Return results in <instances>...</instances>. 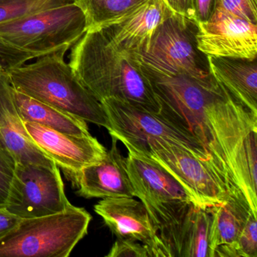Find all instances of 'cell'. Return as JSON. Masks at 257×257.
<instances>
[{
  "label": "cell",
  "mask_w": 257,
  "mask_h": 257,
  "mask_svg": "<svg viewBox=\"0 0 257 257\" xmlns=\"http://www.w3.org/2000/svg\"><path fill=\"white\" fill-rule=\"evenodd\" d=\"M127 152V172L135 197L151 202L192 201L180 183L156 161L146 155Z\"/></svg>",
  "instance_id": "obj_17"
},
{
  "label": "cell",
  "mask_w": 257,
  "mask_h": 257,
  "mask_svg": "<svg viewBox=\"0 0 257 257\" xmlns=\"http://www.w3.org/2000/svg\"><path fill=\"white\" fill-rule=\"evenodd\" d=\"M174 13L195 19L194 0H163Z\"/></svg>",
  "instance_id": "obj_29"
},
{
  "label": "cell",
  "mask_w": 257,
  "mask_h": 257,
  "mask_svg": "<svg viewBox=\"0 0 257 257\" xmlns=\"http://www.w3.org/2000/svg\"><path fill=\"white\" fill-rule=\"evenodd\" d=\"M87 32L86 19L74 3L0 24V38L29 52H67Z\"/></svg>",
  "instance_id": "obj_6"
},
{
  "label": "cell",
  "mask_w": 257,
  "mask_h": 257,
  "mask_svg": "<svg viewBox=\"0 0 257 257\" xmlns=\"http://www.w3.org/2000/svg\"><path fill=\"white\" fill-rule=\"evenodd\" d=\"M44 55H46L24 50L0 38V72L7 73L24 65L27 61Z\"/></svg>",
  "instance_id": "obj_23"
},
{
  "label": "cell",
  "mask_w": 257,
  "mask_h": 257,
  "mask_svg": "<svg viewBox=\"0 0 257 257\" xmlns=\"http://www.w3.org/2000/svg\"><path fill=\"white\" fill-rule=\"evenodd\" d=\"M70 65L99 101L117 99L159 113L151 85L137 58L120 50L101 30L87 31L73 46Z\"/></svg>",
  "instance_id": "obj_2"
},
{
  "label": "cell",
  "mask_w": 257,
  "mask_h": 257,
  "mask_svg": "<svg viewBox=\"0 0 257 257\" xmlns=\"http://www.w3.org/2000/svg\"><path fill=\"white\" fill-rule=\"evenodd\" d=\"M141 201L150 213L165 257H210L207 209L192 201Z\"/></svg>",
  "instance_id": "obj_8"
},
{
  "label": "cell",
  "mask_w": 257,
  "mask_h": 257,
  "mask_svg": "<svg viewBox=\"0 0 257 257\" xmlns=\"http://www.w3.org/2000/svg\"><path fill=\"white\" fill-rule=\"evenodd\" d=\"M101 103L109 120V135L121 141L127 150L146 154L156 141L173 143L186 147L216 169L196 141L182 133L160 114L117 99H106Z\"/></svg>",
  "instance_id": "obj_7"
},
{
  "label": "cell",
  "mask_w": 257,
  "mask_h": 257,
  "mask_svg": "<svg viewBox=\"0 0 257 257\" xmlns=\"http://www.w3.org/2000/svg\"><path fill=\"white\" fill-rule=\"evenodd\" d=\"M215 10L226 12L257 24V0H216Z\"/></svg>",
  "instance_id": "obj_25"
},
{
  "label": "cell",
  "mask_w": 257,
  "mask_h": 257,
  "mask_svg": "<svg viewBox=\"0 0 257 257\" xmlns=\"http://www.w3.org/2000/svg\"><path fill=\"white\" fill-rule=\"evenodd\" d=\"M112 138V146L103 160L85 167L76 177L79 194L85 198L135 197L127 168V159Z\"/></svg>",
  "instance_id": "obj_16"
},
{
  "label": "cell",
  "mask_w": 257,
  "mask_h": 257,
  "mask_svg": "<svg viewBox=\"0 0 257 257\" xmlns=\"http://www.w3.org/2000/svg\"><path fill=\"white\" fill-rule=\"evenodd\" d=\"M0 152L15 165L57 166L28 135L15 102L13 86L4 72H0Z\"/></svg>",
  "instance_id": "obj_14"
},
{
  "label": "cell",
  "mask_w": 257,
  "mask_h": 257,
  "mask_svg": "<svg viewBox=\"0 0 257 257\" xmlns=\"http://www.w3.org/2000/svg\"><path fill=\"white\" fill-rule=\"evenodd\" d=\"M91 214L73 204L55 214L21 219L0 239V257H67L86 235Z\"/></svg>",
  "instance_id": "obj_4"
},
{
  "label": "cell",
  "mask_w": 257,
  "mask_h": 257,
  "mask_svg": "<svg viewBox=\"0 0 257 257\" xmlns=\"http://www.w3.org/2000/svg\"><path fill=\"white\" fill-rule=\"evenodd\" d=\"M64 51L40 57L7 72L12 86L42 103L97 125L109 129L101 102L77 79Z\"/></svg>",
  "instance_id": "obj_3"
},
{
  "label": "cell",
  "mask_w": 257,
  "mask_h": 257,
  "mask_svg": "<svg viewBox=\"0 0 257 257\" xmlns=\"http://www.w3.org/2000/svg\"><path fill=\"white\" fill-rule=\"evenodd\" d=\"M13 96L24 121L37 123L67 135L77 136L90 135L87 122L83 119L42 103L14 88Z\"/></svg>",
  "instance_id": "obj_20"
},
{
  "label": "cell",
  "mask_w": 257,
  "mask_h": 257,
  "mask_svg": "<svg viewBox=\"0 0 257 257\" xmlns=\"http://www.w3.org/2000/svg\"><path fill=\"white\" fill-rule=\"evenodd\" d=\"M210 213V257L219 246L234 244L250 213L249 204L239 189L228 194L221 204L208 209Z\"/></svg>",
  "instance_id": "obj_19"
},
{
  "label": "cell",
  "mask_w": 257,
  "mask_h": 257,
  "mask_svg": "<svg viewBox=\"0 0 257 257\" xmlns=\"http://www.w3.org/2000/svg\"><path fill=\"white\" fill-rule=\"evenodd\" d=\"M71 205L58 166L17 164L4 207L20 219L55 214Z\"/></svg>",
  "instance_id": "obj_10"
},
{
  "label": "cell",
  "mask_w": 257,
  "mask_h": 257,
  "mask_svg": "<svg viewBox=\"0 0 257 257\" xmlns=\"http://www.w3.org/2000/svg\"><path fill=\"white\" fill-rule=\"evenodd\" d=\"M198 31L196 21L174 13L155 31L147 50L134 57L159 74L207 77L208 57L198 49Z\"/></svg>",
  "instance_id": "obj_5"
},
{
  "label": "cell",
  "mask_w": 257,
  "mask_h": 257,
  "mask_svg": "<svg viewBox=\"0 0 257 257\" xmlns=\"http://www.w3.org/2000/svg\"><path fill=\"white\" fill-rule=\"evenodd\" d=\"M146 156L170 173L187 192L192 202L201 208L222 204L231 191L223 177L207 161L186 147L170 142H156Z\"/></svg>",
  "instance_id": "obj_9"
},
{
  "label": "cell",
  "mask_w": 257,
  "mask_h": 257,
  "mask_svg": "<svg viewBox=\"0 0 257 257\" xmlns=\"http://www.w3.org/2000/svg\"><path fill=\"white\" fill-rule=\"evenodd\" d=\"M215 4L216 0H194L195 21L202 22L208 20L214 12Z\"/></svg>",
  "instance_id": "obj_28"
},
{
  "label": "cell",
  "mask_w": 257,
  "mask_h": 257,
  "mask_svg": "<svg viewBox=\"0 0 257 257\" xmlns=\"http://www.w3.org/2000/svg\"><path fill=\"white\" fill-rule=\"evenodd\" d=\"M2 1H4V0H0V2H2Z\"/></svg>",
  "instance_id": "obj_31"
},
{
  "label": "cell",
  "mask_w": 257,
  "mask_h": 257,
  "mask_svg": "<svg viewBox=\"0 0 257 257\" xmlns=\"http://www.w3.org/2000/svg\"><path fill=\"white\" fill-rule=\"evenodd\" d=\"M73 3V0H4L0 2V24Z\"/></svg>",
  "instance_id": "obj_22"
},
{
  "label": "cell",
  "mask_w": 257,
  "mask_h": 257,
  "mask_svg": "<svg viewBox=\"0 0 257 257\" xmlns=\"http://www.w3.org/2000/svg\"><path fill=\"white\" fill-rule=\"evenodd\" d=\"M174 13L163 0H147L128 16L100 29L120 50L135 56L147 50L155 31Z\"/></svg>",
  "instance_id": "obj_15"
},
{
  "label": "cell",
  "mask_w": 257,
  "mask_h": 257,
  "mask_svg": "<svg viewBox=\"0 0 257 257\" xmlns=\"http://www.w3.org/2000/svg\"><path fill=\"white\" fill-rule=\"evenodd\" d=\"M141 68L159 103L160 115L196 141L228 186L239 189L236 162L244 150L257 146V115L212 73L195 78L159 74Z\"/></svg>",
  "instance_id": "obj_1"
},
{
  "label": "cell",
  "mask_w": 257,
  "mask_h": 257,
  "mask_svg": "<svg viewBox=\"0 0 257 257\" xmlns=\"http://www.w3.org/2000/svg\"><path fill=\"white\" fill-rule=\"evenodd\" d=\"M117 238H129L145 245L151 257H165L153 220L145 204L130 197L103 198L94 206Z\"/></svg>",
  "instance_id": "obj_13"
},
{
  "label": "cell",
  "mask_w": 257,
  "mask_h": 257,
  "mask_svg": "<svg viewBox=\"0 0 257 257\" xmlns=\"http://www.w3.org/2000/svg\"><path fill=\"white\" fill-rule=\"evenodd\" d=\"M34 144L57 166L76 177L85 167L104 159L107 150L91 135H67L37 123L24 121Z\"/></svg>",
  "instance_id": "obj_12"
},
{
  "label": "cell",
  "mask_w": 257,
  "mask_h": 257,
  "mask_svg": "<svg viewBox=\"0 0 257 257\" xmlns=\"http://www.w3.org/2000/svg\"><path fill=\"white\" fill-rule=\"evenodd\" d=\"M237 257H257L256 216L250 212L234 244Z\"/></svg>",
  "instance_id": "obj_24"
},
{
  "label": "cell",
  "mask_w": 257,
  "mask_h": 257,
  "mask_svg": "<svg viewBox=\"0 0 257 257\" xmlns=\"http://www.w3.org/2000/svg\"><path fill=\"white\" fill-rule=\"evenodd\" d=\"M20 219L7 211L4 207H0V239L16 226Z\"/></svg>",
  "instance_id": "obj_30"
},
{
  "label": "cell",
  "mask_w": 257,
  "mask_h": 257,
  "mask_svg": "<svg viewBox=\"0 0 257 257\" xmlns=\"http://www.w3.org/2000/svg\"><path fill=\"white\" fill-rule=\"evenodd\" d=\"M106 257H151L145 245L138 240L118 238L112 245Z\"/></svg>",
  "instance_id": "obj_26"
},
{
  "label": "cell",
  "mask_w": 257,
  "mask_h": 257,
  "mask_svg": "<svg viewBox=\"0 0 257 257\" xmlns=\"http://www.w3.org/2000/svg\"><path fill=\"white\" fill-rule=\"evenodd\" d=\"M16 165L0 152V207H4L8 196Z\"/></svg>",
  "instance_id": "obj_27"
},
{
  "label": "cell",
  "mask_w": 257,
  "mask_h": 257,
  "mask_svg": "<svg viewBox=\"0 0 257 257\" xmlns=\"http://www.w3.org/2000/svg\"><path fill=\"white\" fill-rule=\"evenodd\" d=\"M210 73L239 102L257 115V58L208 57Z\"/></svg>",
  "instance_id": "obj_18"
},
{
  "label": "cell",
  "mask_w": 257,
  "mask_h": 257,
  "mask_svg": "<svg viewBox=\"0 0 257 257\" xmlns=\"http://www.w3.org/2000/svg\"><path fill=\"white\" fill-rule=\"evenodd\" d=\"M197 23L198 48L207 57L256 59L257 24L219 10Z\"/></svg>",
  "instance_id": "obj_11"
},
{
  "label": "cell",
  "mask_w": 257,
  "mask_h": 257,
  "mask_svg": "<svg viewBox=\"0 0 257 257\" xmlns=\"http://www.w3.org/2000/svg\"><path fill=\"white\" fill-rule=\"evenodd\" d=\"M147 0H73L86 19L87 31L100 29L126 17Z\"/></svg>",
  "instance_id": "obj_21"
}]
</instances>
